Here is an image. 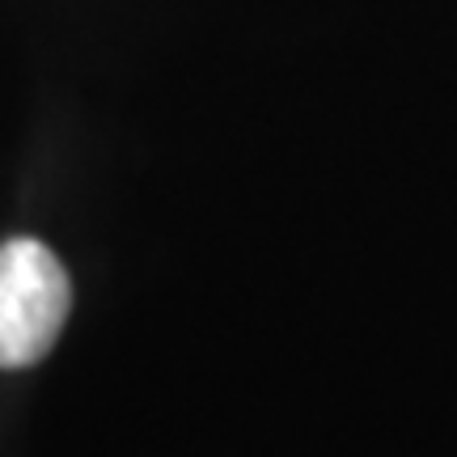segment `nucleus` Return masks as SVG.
<instances>
[{"mask_svg":"<svg viewBox=\"0 0 457 457\" xmlns=\"http://www.w3.org/2000/svg\"><path fill=\"white\" fill-rule=\"evenodd\" d=\"M72 284L43 242L0 245V369H26L47 356L68 322Z\"/></svg>","mask_w":457,"mask_h":457,"instance_id":"f257e3e1","label":"nucleus"}]
</instances>
